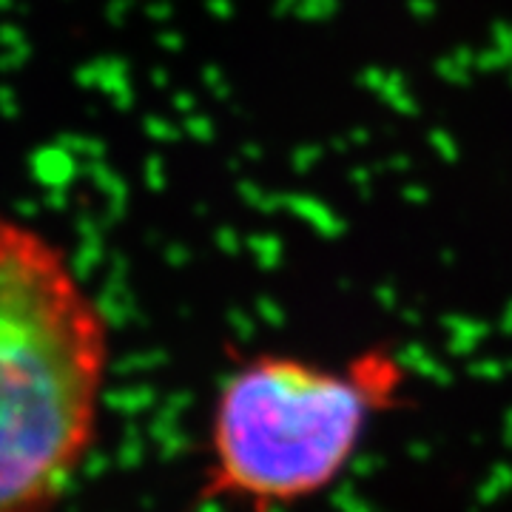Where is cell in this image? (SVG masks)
<instances>
[{"mask_svg": "<svg viewBox=\"0 0 512 512\" xmlns=\"http://www.w3.org/2000/svg\"><path fill=\"white\" fill-rule=\"evenodd\" d=\"M106 319L46 239L0 220V512H55L89 456Z\"/></svg>", "mask_w": 512, "mask_h": 512, "instance_id": "obj_1", "label": "cell"}, {"mask_svg": "<svg viewBox=\"0 0 512 512\" xmlns=\"http://www.w3.org/2000/svg\"><path fill=\"white\" fill-rule=\"evenodd\" d=\"M404 390V365L370 348L345 365L259 353L222 382L200 498L282 512L325 493Z\"/></svg>", "mask_w": 512, "mask_h": 512, "instance_id": "obj_2", "label": "cell"}]
</instances>
